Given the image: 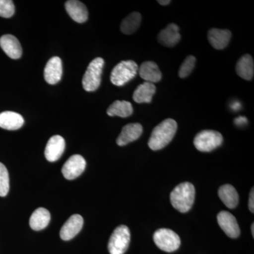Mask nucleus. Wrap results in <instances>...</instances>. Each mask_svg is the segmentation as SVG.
<instances>
[{
    "instance_id": "obj_1",
    "label": "nucleus",
    "mask_w": 254,
    "mask_h": 254,
    "mask_svg": "<svg viewBox=\"0 0 254 254\" xmlns=\"http://www.w3.org/2000/svg\"><path fill=\"white\" fill-rule=\"evenodd\" d=\"M177 130V124L173 119H167L152 131L148 141V146L153 150L163 149L167 146L175 136Z\"/></svg>"
},
{
    "instance_id": "obj_2",
    "label": "nucleus",
    "mask_w": 254,
    "mask_h": 254,
    "mask_svg": "<svg viewBox=\"0 0 254 254\" xmlns=\"http://www.w3.org/2000/svg\"><path fill=\"white\" fill-rule=\"evenodd\" d=\"M195 188L190 182L180 184L170 193V201L174 208L180 213H187L193 206L195 200Z\"/></svg>"
},
{
    "instance_id": "obj_3",
    "label": "nucleus",
    "mask_w": 254,
    "mask_h": 254,
    "mask_svg": "<svg viewBox=\"0 0 254 254\" xmlns=\"http://www.w3.org/2000/svg\"><path fill=\"white\" fill-rule=\"evenodd\" d=\"M138 67L133 60H125L117 64L112 71L110 81L117 86H123L136 76Z\"/></svg>"
},
{
    "instance_id": "obj_4",
    "label": "nucleus",
    "mask_w": 254,
    "mask_h": 254,
    "mask_svg": "<svg viewBox=\"0 0 254 254\" xmlns=\"http://www.w3.org/2000/svg\"><path fill=\"white\" fill-rule=\"evenodd\" d=\"M104 64V60L101 58H95L89 64L82 80L85 91L93 92L99 88Z\"/></svg>"
},
{
    "instance_id": "obj_5",
    "label": "nucleus",
    "mask_w": 254,
    "mask_h": 254,
    "mask_svg": "<svg viewBox=\"0 0 254 254\" xmlns=\"http://www.w3.org/2000/svg\"><path fill=\"white\" fill-rule=\"evenodd\" d=\"M131 240L129 229L126 225H120L114 230L108 243L110 254H124L128 250Z\"/></svg>"
},
{
    "instance_id": "obj_6",
    "label": "nucleus",
    "mask_w": 254,
    "mask_h": 254,
    "mask_svg": "<svg viewBox=\"0 0 254 254\" xmlns=\"http://www.w3.org/2000/svg\"><path fill=\"white\" fill-rule=\"evenodd\" d=\"M223 142V137L220 132L213 130H204L195 136L193 144L200 152H210L218 148Z\"/></svg>"
},
{
    "instance_id": "obj_7",
    "label": "nucleus",
    "mask_w": 254,
    "mask_h": 254,
    "mask_svg": "<svg viewBox=\"0 0 254 254\" xmlns=\"http://www.w3.org/2000/svg\"><path fill=\"white\" fill-rule=\"evenodd\" d=\"M153 240L160 250L169 253L178 250L181 244L178 235L173 230L166 228L159 229L155 231Z\"/></svg>"
},
{
    "instance_id": "obj_8",
    "label": "nucleus",
    "mask_w": 254,
    "mask_h": 254,
    "mask_svg": "<svg viewBox=\"0 0 254 254\" xmlns=\"http://www.w3.org/2000/svg\"><path fill=\"white\" fill-rule=\"evenodd\" d=\"M86 167V160L81 155H73L64 164L62 173L66 180H72L80 176Z\"/></svg>"
},
{
    "instance_id": "obj_9",
    "label": "nucleus",
    "mask_w": 254,
    "mask_h": 254,
    "mask_svg": "<svg viewBox=\"0 0 254 254\" xmlns=\"http://www.w3.org/2000/svg\"><path fill=\"white\" fill-rule=\"evenodd\" d=\"M217 220L220 227L230 238H237L240 235L239 227L235 217L227 211H221L217 216Z\"/></svg>"
},
{
    "instance_id": "obj_10",
    "label": "nucleus",
    "mask_w": 254,
    "mask_h": 254,
    "mask_svg": "<svg viewBox=\"0 0 254 254\" xmlns=\"http://www.w3.org/2000/svg\"><path fill=\"white\" fill-rule=\"evenodd\" d=\"M63 68L62 60L53 57L46 64L44 70V78L47 83L55 85L59 83L63 76Z\"/></svg>"
},
{
    "instance_id": "obj_11",
    "label": "nucleus",
    "mask_w": 254,
    "mask_h": 254,
    "mask_svg": "<svg viewBox=\"0 0 254 254\" xmlns=\"http://www.w3.org/2000/svg\"><path fill=\"white\" fill-rule=\"evenodd\" d=\"M83 225L81 215L76 214L68 219L60 230V237L64 241L71 240L81 231Z\"/></svg>"
},
{
    "instance_id": "obj_12",
    "label": "nucleus",
    "mask_w": 254,
    "mask_h": 254,
    "mask_svg": "<svg viewBox=\"0 0 254 254\" xmlns=\"http://www.w3.org/2000/svg\"><path fill=\"white\" fill-rule=\"evenodd\" d=\"M65 149V141L63 137L55 135L50 138L45 150V156L49 162L59 160Z\"/></svg>"
},
{
    "instance_id": "obj_13",
    "label": "nucleus",
    "mask_w": 254,
    "mask_h": 254,
    "mask_svg": "<svg viewBox=\"0 0 254 254\" xmlns=\"http://www.w3.org/2000/svg\"><path fill=\"white\" fill-rule=\"evenodd\" d=\"M0 47L9 58L18 60L22 55V48L19 41L12 35H4L0 38Z\"/></svg>"
},
{
    "instance_id": "obj_14",
    "label": "nucleus",
    "mask_w": 254,
    "mask_h": 254,
    "mask_svg": "<svg viewBox=\"0 0 254 254\" xmlns=\"http://www.w3.org/2000/svg\"><path fill=\"white\" fill-rule=\"evenodd\" d=\"M143 133V127L139 123L128 124L123 127L121 133L119 135L117 143L120 146H124L136 141Z\"/></svg>"
},
{
    "instance_id": "obj_15",
    "label": "nucleus",
    "mask_w": 254,
    "mask_h": 254,
    "mask_svg": "<svg viewBox=\"0 0 254 254\" xmlns=\"http://www.w3.org/2000/svg\"><path fill=\"white\" fill-rule=\"evenodd\" d=\"M181 39L180 28L175 23H170L159 33L158 40L160 44L168 48L176 46Z\"/></svg>"
},
{
    "instance_id": "obj_16",
    "label": "nucleus",
    "mask_w": 254,
    "mask_h": 254,
    "mask_svg": "<svg viewBox=\"0 0 254 254\" xmlns=\"http://www.w3.org/2000/svg\"><path fill=\"white\" fill-rule=\"evenodd\" d=\"M232 33L229 30L212 28L208 33L209 43L216 50H223L230 43Z\"/></svg>"
},
{
    "instance_id": "obj_17",
    "label": "nucleus",
    "mask_w": 254,
    "mask_h": 254,
    "mask_svg": "<svg viewBox=\"0 0 254 254\" xmlns=\"http://www.w3.org/2000/svg\"><path fill=\"white\" fill-rule=\"evenodd\" d=\"M65 9L70 17L76 22L82 23L88 20V12L86 6L77 0H69L65 3Z\"/></svg>"
},
{
    "instance_id": "obj_18",
    "label": "nucleus",
    "mask_w": 254,
    "mask_h": 254,
    "mask_svg": "<svg viewBox=\"0 0 254 254\" xmlns=\"http://www.w3.org/2000/svg\"><path fill=\"white\" fill-rule=\"evenodd\" d=\"M140 76L145 82L158 83L162 79V73L157 64L152 61L142 63L138 69Z\"/></svg>"
},
{
    "instance_id": "obj_19",
    "label": "nucleus",
    "mask_w": 254,
    "mask_h": 254,
    "mask_svg": "<svg viewBox=\"0 0 254 254\" xmlns=\"http://www.w3.org/2000/svg\"><path fill=\"white\" fill-rule=\"evenodd\" d=\"M24 124L23 117L14 112L6 111L0 113V127L4 129L14 131L19 129Z\"/></svg>"
},
{
    "instance_id": "obj_20",
    "label": "nucleus",
    "mask_w": 254,
    "mask_h": 254,
    "mask_svg": "<svg viewBox=\"0 0 254 254\" xmlns=\"http://www.w3.org/2000/svg\"><path fill=\"white\" fill-rule=\"evenodd\" d=\"M155 92L156 87L154 83L145 81L137 87L133 92V99L137 103H150Z\"/></svg>"
},
{
    "instance_id": "obj_21",
    "label": "nucleus",
    "mask_w": 254,
    "mask_h": 254,
    "mask_svg": "<svg viewBox=\"0 0 254 254\" xmlns=\"http://www.w3.org/2000/svg\"><path fill=\"white\" fill-rule=\"evenodd\" d=\"M236 71L237 74L243 79L247 81L253 79L254 74L253 58L249 54L243 55L237 62Z\"/></svg>"
},
{
    "instance_id": "obj_22",
    "label": "nucleus",
    "mask_w": 254,
    "mask_h": 254,
    "mask_svg": "<svg viewBox=\"0 0 254 254\" xmlns=\"http://www.w3.org/2000/svg\"><path fill=\"white\" fill-rule=\"evenodd\" d=\"M50 219L51 216H50V212L47 209L44 208L36 209L30 218V226L32 230L40 231L48 226V224L50 223Z\"/></svg>"
},
{
    "instance_id": "obj_23",
    "label": "nucleus",
    "mask_w": 254,
    "mask_h": 254,
    "mask_svg": "<svg viewBox=\"0 0 254 254\" xmlns=\"http://www.w3.org/2000/svg\"><path fill=\"white\" fill-rule=\"evenodd\" d=\"M218 195L220 199L227 208L233 209L236 208L239 203V194L235 187L231 185H222L218 190Z\"/></svg>"
},
{
    "instance_id": "obj_24",
    "label": "nucleus",
    "mask_w": 254,
    "mask_h": 254,
    "mask_svg": "<svg viewBox=\"0 0 254 254\" xmlns=\"http://www.w3.org/2000/svg\"><path fill=\"white\" fill-rule=\"evenodd\" d=\"M133 109L131 103L126 100H116L110 105L107 114L110 117L118 116L126 118L131 116Z\"/></svg>"
},
{
    "instance_id": "obj_25",
    "label": "nucleus",
    "mask_w": 254,
    "mask_h": 254,
    "mask_svg": "<svg viewBox=\"0 0 254 254\" xmlns=\"http://www.w3.org/2000/svg\"><path fill=\"white\" fill-rule=\"evenodd\" d=\"M141 20V15L140 13H131L123 20L120 26V29L125 34H133L139 28Z\"/></svg>"
},
{
    "instance_id": "obj_26",
    "label": "nucleus",
    "mask_w": 254,
    "mask_h": 254,
    "mask_svg": "<svg viewBox=\"0 0 254 254\" xmlns=\"http://www.w3.org/2000/svg\"><path fill=\"white\" fill-rule=\"evenodd\" d=\"M9 177L7 169L0 163V196L4 197L9 193Z\"/></svg>"
},
{
    "instance_id": "obj_27",
    "label": "nucleus",
    "mask_w": 254,
    "mask_h": 254,
    "mask_svg": "<svg viewBox=\"0 0 254 254\" xmlns=\"http://www.w3.org/2000/svg\"><path fill=\"white\" fill-rule=\"evenodd\" d=\"M195 63H196V59L194 56L190 55L187 57L179 70L180 77L185 78L190 76L195 67Z\"/></svg>"
},
{
    "instance_id": "obj_28",
    "label": "nucleus",
    "mask_w": 254,
    "mask_h": 254,
    "mask_svg": "<svg viewBox=\"0 0 254 254\" xmlns=\"http://www.w3.org/2000/svg\"><path fill=\"white\" fill-rule=\"evenodd\" d=\"M15 6L11 0H0V16L10 18L14 14Z\"/></svg>"
},
{
    "instance_id": "obj_29",
    "label": "nucleus",
    "mask_w": 254,
    "mask_h": 254,
    "mask_svg": "<svg viewBox=\"0 0 254 254\" xmlns=\"http://www.w3.org/2000/svg\"><path fill=\"white\" fill-rule=\"evenodd\" d=\"M254 189L251 190L250 200H249V208H250V211L252 213L254 212Z\"/></svg>"
},
{
    "instance_id": "obj_30",
    "label": "nucleus",
    "mask_w": 254,
    "mask_h": 254,
    "mask_svg": "<svg viewBox=\"0 0 254 254\" xmlns=\"http://www.w3.org/2000/svg\"><path fill=\"white\" fill-rule=\"evenodd\" d=\"M247 123V120L245 117H240V118L235 119V123L238 125V126H242V125H245Z\"/></svg>"
},
{
    "instance_id": "obj_31",
    "label": "nucleus",
    "mask_w": 254,
    "mask_h": 254,
    "mask_svg": "<svg viewBox=\"0 0 254 254\" xmlns=\"http://www.w3.org/2000/svg\"><path fill=\"white\" fill-rule=\"evenodd\" d=\"M158 2L160 4L165 6V5L170 4V3L171 2V1H170V0H158Z\"/></svg>"
},
{
    "instance_id": "obj_32",
    "label": "nucleus",
    "mask_w": 254,
    "mask_h": 254,
    "mask_svg": "<svg viewBox=\"0 0 254 254\" xmlns=\"http://www.w3.org/2000/svg\"><path fill=\"white\" fill-rule=\"evenodd\" d=\"M252 235H253V237H254V224H252Z\"/></svg>"
}]
</instances>
